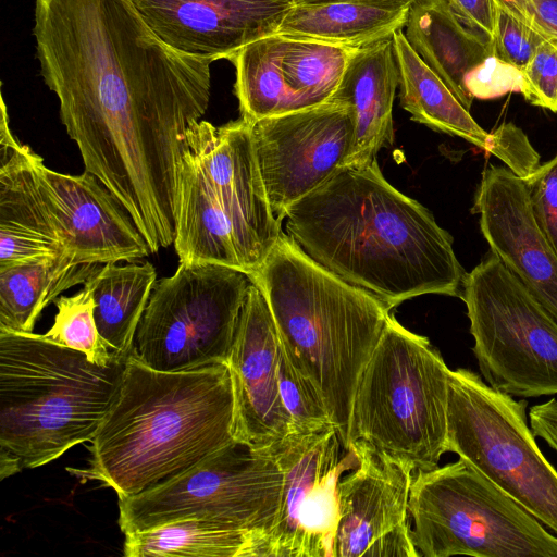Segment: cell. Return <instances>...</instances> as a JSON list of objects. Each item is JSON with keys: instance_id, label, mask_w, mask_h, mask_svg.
Returning a JSON list of instances; mask_svg holds the SVG:
<instances>
[{"instance_id": "obj_1", "label": "cell", "mask_w": 557, "mask_h": 557, "mask_svg": "<svg viewBox=\"0 0 557 557\" xmlns=\"http://www.w3.org/2000/svg\"><path fill=\"white\" fill-rule=\"evenodd\" d=\"M40 74L60 119L152 253L174 243L187 131L206 113L212 60L161 41L128 0H36Z\"/></svg>"}, {"instance_id": "obj_2", "label": "cell", "mask_w": 557, "mask_h": 557, "mask_svg": "<svg viewBox=\"0 0 557 557\" xmlns=\"http://www.w3.org/2000/svg\"><path fill=\"white\" fill-rule=\"evenodd\" d=\"M285 228L314 261L383 301L460 297L467 272L453 237L416 199L383 176L377 161L343 166L292 205Z\"/></svg>"}, {"instance_id": "obj_3", "label": "cell", "mask_w": 557, "mask_h": 557, "mask_svg": "<svg viewBox=\"0 0 557 557\" xmlns=\"http://www.w3.org/2000/svg\"><path fill=\"white\" fill-rule=\"evenodd\" d=\"M235 396L226 363L187 371L151 369L133 355L87 446V466L67 468L119 498L166 483L234 442Z\"/></svg>"}, {"instance_id": "obj_4", "label": "cell", "mask_w": 557, "mask_h": 557, "mask_svg": "<svg viewBox=\"0 0 557 557\" xmlns=\"http://www.w3.org/2000/svg\"><path fill=\"white\" fill-rule=\"evenodd\" d=\"M248 276L264 295L284 349L321 399L346 449L355 393L391 309L314 261L284 232Z\"/></svg>"}, {"instance_id": "obj_5", "label": "cell", "mask_w": 557, "mask_h": 557, "mask_svg": "<svg viewBox=\"0 0 557 557\" xmlns=\"http://www.w3.org/2000/svg\"><path fill=\"white\" fill-rule=\"evenodd\" d=\"M127 359L100 367L44 334L0 331V479L90 442Z\"/></svg>"}, {"instance_id": "obj_6", "label": "cell", "mask_w": 557, "mask_h": 557, "mask_svg": "<svg viewBox=\"0 0 557 557\" xmlns=\"http://www.w3.org/2000/svg\"><path fill=\"white\" fill-rule=\"evenodd\" d=\"M180 172L174 248L180 262L215 263L248 275L280 235L257 161L251 122L195 123Z\"/></svg>"}, {"instance_id": "obj_7", "label": "cell", "mask_w": 557, "mask_h": 557, "mask_svg": "<svg viewBox=\"0 0 557 557\" xmlns=\"http://www.w3.org/2000/svg\"><path fill=\"white\" fill-rule=\"evenodd\" d=\"M449 370L428 337L391 314L355 393L346 450L362 442L414 473L438 467Z\"/></svg>"}, {"instance_id": "obj_8", "label": "cell", "mask_w": 557, "mask_h": 557, "mask_svg": "<svg viewBox=\"0 0 557 557\" xmlns=\"http://www.w3.org/2000/svg\"><path fill=\"white\" fill-rule=\"evenodd\" d=\"M409 513L420 556L557 557V536L461 458L414 473Z\"/></svg>"}, {"instance_id": "obj_9", "label": "cell", "mask_w": 557, "mask_h": 557, "mask_svg": "<svg viewBox=\"0 0 557 557\" xmlns=\"http://www.w3.org/2000/svg\"><path fill=\"white\" fill-rule=\"evenodd\" d=\"M282 493L276 457L235 440L173 480L119 498L117 524L125 534L200 518L253 535L264 557Z\"/></svg>"}, {"instance_id": "obj_10", "label": "cell", "mask_w": 557, "mask_h": 557, "mask_svg": "<svg viewBox=\"0 0 557 557\" xmlns=\"http://www.w3.org/2000/svg\"><path fill=\"white\" fill-rule=\"evenodd\" d=\"M528 401L472 370L448 373L446 451L455 453L557 533V470L528 425Z\"/></svg>"}, {"instance_id": "obj_11", "label": "cell", "mask_w": 557, "mask_h": 557, "mask_svg": "<svg viewBox=\"0 0 557 557\" xmlns=\"http://www.w3.org/2000/svg\"><path fill=\"white\" fill-rule=\"evenodd\" d=\"M459 298L491 387L520 398L557 394V321L494 253L466 274Z\"/></svg>"}, {"instance_id": "obj_12", "label": "cell", "mask_w": 557, "mask_h": 557, "mask_svg": "<svg viewBox=\"0 0 557 557\" xmlns=\"http://www.w3.org/2000/svg\"><path fill=\"white\" fill-rule=\"evenodd\" d=\"M251 283L235 268L180 262L156 282L132 355L163 372L227 364Z\"/></svg>"}, {"instance_id": "obj_13", "label": "cell", "mask_w": 557, "mask_h": 557, "mask_svg": "<svg viewBox=\"0 0 557 557\" xmlns=\"http://www.w3.org/2000/svg\"><path fill=\"white\" fill-rule=\"evenodd\" d=\"M334 426L296 433L272 454L283 472L282 502L264 557H333L339 520L338 483L358 466L352 449L341 457Z\"/></svg>"}, {"instance_id": "obj_14", "label": "cell", "mask_w": 557, "mask_h": 557, "mask_svg": "<svg viewBox=\"0 0 557 557\" xmlns=\"http://www.w3.org/2000/svg\"><path fill=\"white\" fill-rule=\"evenodd\" d=\"M355 132L351 107L335 100L251 122L257 161L278 223L292 205L345 165Z\"/></svg>"}, {"instance_id": "obj_15", "label": "cell", "mask_w": 557, "mask_h": 557, "mask_svg": "<svg viewBox=\"0 0 557 557\" xmlns=\"http://www.w3.org/2000/svg\"><path fill=\"white\" fill-rule=\"evenodd\" d=\"M358 49L273 34L232 59L242 117L256 122L329 101Z\"/></svg>"}, {"instance_id": "obj_16", "label": "cell", "mask_w": 557, "mask_h": 557, "mask_svg": "<svg viewBox=\"0 0 557 557\" xmlns=\"http://www.w3.org/2000/svg\"><path fill=\"white\" fill-rule=\"evenodd\" d=\"M348 449L358 466L338 483L333 557H420L409 523L414 472L362 442Z\"/></svg>"}, {"instance_id": "obj_17", "label": "cell", "mask_w": 557, "mask_h": 557, "mask_svg": "<svg viewBox=\"0 0 557 557\" xmlns=\"http://www.w3.org/2000/svg\"><path fill=\"white\" fill-rule=\"evenodd\" d=\"M36 172L63 252L78 264L134 262L151 253L133 218L92 173L70 175L47 168Z\"/></svg>"}, {"instance_id": "obj_18", "label": "cell", "mask_w": 557, "mask_h": 557, "mask_svg": "<svg viewBox=\"0 0 557 557\" xmlns=\"http://www.w3.org/2000/svg\"><path fill=\"white\" fill-rule=\"evenodd\" d=\"M281 342L268 301L251 283L228 356L235 438L272 453L294 434L278 387Z\"/></svg>"}, {"instance_id": "obj_19", "label": "cell", "mask_w": 557, "mask_h": 557, "mask_svg": "<svg viewBox=\"0 0 557 557\" xmlns=\"http://www.w3.org/2000/svg\"><path fill=\"white\" fill-rule=\"evenodd\" d=\"M128 1L165 45L212 61H231L246 45L277 33L295 5L294 0Z\"/></svg>"}, {"instance_id": "obj_20", "label": "cell", "mask_w": 557, "mask_h": 557, "mask_svg": "<svg viewBox=\"0 0 557 557\" xmlns=\"http://www.w3.org/2000/svg\"><path fill=\"white\" fill-rule=\"evenodd\" d=\"M473 212L491 252L557 321V253L539 227L522 177L510 169H484Z\"/></svg>"}, {"instance_id": "obj_21", "label": "cell", "mask_w": 557, "mask_h": 557, "mask_svg": "<svg viewBox=\"0 0 557 557\" xmlns=\"http://www.w3.org/2000/svg\"><path fill=\"white\" fill-rule=\"evenodd\" d=\"M398 85L393 37L360 48L350 58L330 99L348 103L355 114V141L345 165H368L376 161L382 148L392 146Z\"/></svg>"}, {"instance_id": "obj_22", "label": "cell", "mask_w": 557, "mask_h": 557, "mask_svg": "<svg viewBox=\"0 0 557 557\" xmlns=\"http://www.w3.org/2000/svg\"><path fill=\"white\" fill-rule=\"evenodd\" d=\"M37 157L21 145L0 163V269L64 253L39 186Z\"/></svg>"}, {"instance_id": "obj_23", "label": "cell", "mask_w": 557, "mask_h": 557, "mask_svg": "<svg viewBox=\"0 0 557 557\" xmlns=\"http://www.w3.org/2000/svg\"><path fill=\"white\" fill-rule=\"evenodd\" d=\"M393 44L400 104L410 113L411 120L434 131L462 138L482 151L496 156L510 169L515 125L505 124L495 132L485 131L416 53L403 30L393 35Z\"/></svg>"}, {"instance_id": "obj_24", "label": "cell", "mask_w": 557, "mask_h": 557, "mask_svg": "<svg viewBox=\"0 0 557 557\" xmlns=\"http://www.w3.org/2000/svg\"><path fill=\"white\" fill-rule=\"evenodd\" d=\"M405 37L421 60L470 111L467 75L493 55L492 42L465 26L447 0H412Z\"/></svg>"}, {"instance_id": "obj_25", "label": "cell", "mask_w": 557, "mask_h": 557, "mask_svg": "<svg viewBox=\"0 0 557 557\" xmlns=\"http://www.w3.org/2000/svg\"><path fill=\"white\" fill-rule=\"evenodd\" d=\"M412 0H338L296 4L277 34L360 49L405 28Z\"/></svg>"}, {"instance_id": "obj_26", "label": "cell", "mask_w": 557, "mask_h": 557, "mask_svg": "<svg viewBox=\"0 0 557 557\" xmlns=\"http://www.w3.org/2000/svg\"><path fill=\"white\" fill-rule=\"evenodd\" d=\"M102 264H78L64 253L0 269V331L32 333L41 311L62 292L84 284Z\"/></svg>"}, {"instance_id": "obj_27", "label": "cell", "mask_w": 557, "mask_h": 557, "mask_svg": "<svg viewBox=\"0 0 557 557\" xmlns=\"http://www.w3.org/2000/svg\"><path fill=\"white\" fill-rule=\"evenodd\" d=\"M156 282L157 271L148 261L106 263L85 282L92 289L99 333L111 351L124 358L132 355Z\"/></svg>"}, {"instance_id": "obj_28", "label": "cell", "mask_w": 557, "mask_h": 557, "mask_svg": "<svg viewBox=\"0 0 557 557\" xmlns=\"http://www.w3.org/2000/svg\"><path fill=\"white\" fill-rule=\"evenodd\" d=\"M124 536L126 557H260L253 535L200 518L181 519Z\"/></svg>"}, {"instance_id": "obj_29", "label": "cell", "mask_w": 557, "mask_h": 557, "mask_svg": "<svg viewBox=\"0 0 557 557\" xmlns=\"http://www.w3.org/2000/svg\"><path fill=\"white\" fill-rule=\"evenodd\" d=\"M54 305L57 314L52 326L44 334L46 338L83 352L90 362L100 367L123 357L111 351L99 333L94 294L88 284L85 283L73 296H59Z\"/></svg>"}, {"instance_id": "obj_30", "label": "cell", "mask_w": 557, "mask_h": 557, "mask_svg": "<svg viewBox=\"0 0 557 557\" xmlns=\"http://www.w3.org/2000/svg\"><path fill=\"white\" fill-rule=\"evenodd\" d=\"M278 387L284 407L292 419L294 434L312 433L326 426H334L321 399L289 359L282 343Z\"/></svg>"}, {"instance_id": "obj_31", "label": "cell", "mask_w": 557, "mask_h": 557, "mask_svg": "<svg viewBox=\"0 0 557 557\" xmlns=\"http://www.w3.org/2000/svg\"><path fill=\"white\" fill-rule=\"evenodd\" d=\"M548 38L543 30L496 0L493 54L522 71L536 49Z\"/></svg>"}, {"instance_id": "obj_32", "label": "cell", "mask_w": 557, "mask_h": 557, "mask_svg": "<svg viewBox=\"0 0 557 557\" xmlns=\"http://www.w3.org/2000/svg\"><path fill=\"white\" fill-rule=\"evenodd\" d=\"M520 94L529 103L557 113V37L546 39L522 70Z\"/></svg>"}, {"instance_id": "obj_33", "label": "cell", "mask_w": 557, "mask_h": 557, "mask_svg": "<svg viewBox=\"0 0 557 557\" xmlns=\"http://www.w3.org/2000/svg\"><path fill=\"white\" fill-rule=\"evenodd\" d=\"M522 178L534 219L557 253V154Z\"/></svg>"}, {"instance_id": "obj_34", "label": "cell", "mask_w": 557, "mask_h": 557, "mask_svg": "<svg viewBox=\"0 0 557 557\" xmlns=\"http://www.w3.org/2000/svg\"><path fill=\"white\" fill-rule=\"evenodd\" d=\"M521 84L522 71L494 54L475 66L465 81L472 99H492L511 91L520 92Z\"/></svg>"}, {"instance_id": "obj_35", "label": "cell", "mask_w": 557, "mask_h": 557, "mask_svg": "<svg viewBox=\"0 0 557 557\" xmlns=\"http://www.w3.org/2000/svg\"><path fill=\"white\" fill-rule=\"evenodd\" d=\"M457 18L469 29L492 42L496 0H447Z\"/></svg>"}, {"instance_id": "obj_36", "label": "cell", "mask_w": 557, "mask_h": 557, "mask_svg": "<svg viewBox=\"0 0 557 557\" xmlns=\"http://www.w3.org/2000/svg\"><path fill=\"white\" fill-rule=\"evenodd\" d=\"M549 37H557V0H500Z\"/></svg>"}, {"instance_id": "obj_37", "label": "cell", "mask_w": 557, "mask_h": 557, "mask_svg": "<svg viewBox=\"0 0 557 557\" xmlns=\"http://www.w3.org/2000/svg\"><path fill=\"white\" fill-rule=\"evenodd\" d=\"M529 422L535 436L557 453V399L537 404L529 410Z\"/></svg>"}, {"instance_id": "obj_38", "label": "cell", "mask_w": 557, "mask_h": 557, "mask_svg": "<svg viewBox=\"0 0 557 557\" xmlns=\"http://www.w3.org/2000/svg\"><path fill=\"white\" fill-rule=\"evenodd\" d=\"M21 144L14 138L9 127V115L4 99L1 95V123H0V163L5 161Z\"/></svg>"}, {"instance_id": "obj_39", "label": "cell", "mask_w": 557, "mask_h": 557, "mask_svg": "<svg viewBox=\"0 0 557 557\" xmlns=\"http://www.w3.org/2000/svg\"><path fill=\"white\" fill-rule=\"evenodd\" d=\"M295 5L296 4H314V3H324V2H332V1H338V0H294Z\"/></svg>"}]
</instances>
